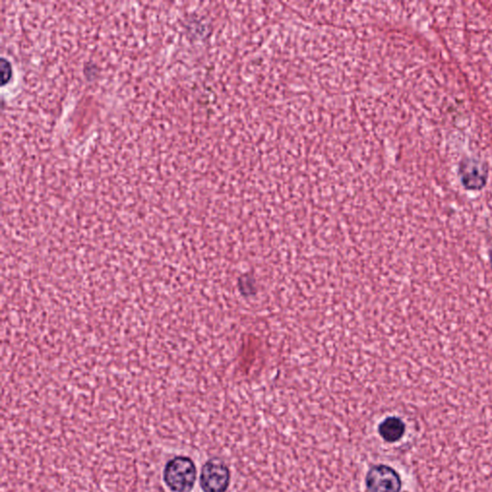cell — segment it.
Listing matches in <instances>:
<instances>
[{
  "label": "cell",
  "mask_w": 492,
  "mask_h": 492,
  "mask_svg": "<svg viewBox=\"0 0 492 492\" xmlns=\"http://www.w3.org/2000/svg\"><path fill=\"white\" fill-rule=\"evenodd\" d=\"M366 486L368 492H400L402 482L393 468L379 464L367 472Z\"/></svg>",
  "instance_id": "3"
},
{
  "label": "cell",
  "mask_w": 492,
  "mask_h": 492,
  "mask_svg": "<svg viewBox=\"0 0 492 492\" xmlns=\"http://www.w3.org/2000/svg\"><path fill=\"white\" fill-rule=\"evenodd\" d=\"M0 67H1V85L7 83L10 81L12 77V66L10 64L8 60L5 58H1V62H0Z\"/></svg>",
  "instance_id": "5"
},
{
  "label": "cell",
  "mask_w": 492,
  "mask_h": 492,
  "mask_svg": "<svg viewBox=\"0 0 492 492\" xmlns=\"http://www.w3.org/2000/svg\"><path fill=\"white\" fill-rule=\"evenodd\" d=\"M491 266H492V248H491Z\"/></svg>",
  "instance_id": "6"
},
{
  "label": "cell",
  "mask_w": 492,
  "mask_h": 492,
  "mask_svg": "<svg viewBox=\"0 0 492 492\" xmlns=\"http://www.w3.org/2000/svg\"><path fill=\"white\" fill-rule=\"evenodd\" d=\"M380 436L384 441L396 442L403 438L406 426L400 418L396 416L388 417L384 419L378 427Z\"/></svg>",
  "instance_id": "4"
},
{
  "label": "cell",
  "mask_w": 492,
  "mask_h": 492,
  "mask_svg": "<svg viewBox=\"0 0 492 492\" xmlns=\"http://www.w3.org/2000/svg\"><path fill=\"white\" fill-rule=\"evenodd\" d=\"M231 481V473L222 459H209L202 467L201 486L204 492H226Z\"/></svg>",
  "instance_id": "2"
},
{
  "label": "cell",
  "mask_w": 492,
  "mask_h": 492,
  "mask_svg": "<svg viewBox=\"0 0 492 492\" xmlns=\"http://www.w3.org/2000/svg\"><path fill=\"white\" fill-rule=\"evenodd\" d=\"M196 464L189 457L177 456L164 466V484L172 492H191L196 482Z\"/></svg>",
  "instance_id": "1"
}]
</instances>
